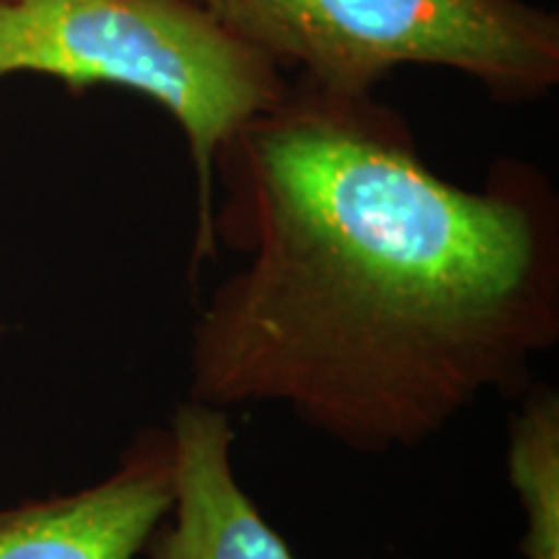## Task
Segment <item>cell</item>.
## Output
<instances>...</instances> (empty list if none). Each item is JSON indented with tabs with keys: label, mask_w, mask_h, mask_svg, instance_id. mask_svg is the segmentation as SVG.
Wrapping results in <instances>:
<instances>
[{
	"label": "cell",
	"mask_w": 559,
	"mask_h": 559,
	"mask_svg": "<svg viewBox=\"0 0 559 559\" xmlns=\"http://www.w3.org/2000/svg\"><path fill=\"white\" fill-rule=\"evenodd\" d=\"M215 247L187 396L283 407L366 456L409 451L487 396H521L559 342V202L500 160L443 179L373 94L296 79L213 164Z\"/></svg>",
	"instance_id": "6da1fadb"
},
{
	"label": "cell",
	"mask_w": 559,
	"mask_h": 559,
	"mask_svg": "<svg viewBox=\"0 0 559 559\" xmlns=\"http://www.w3.org/2000/svg\"><path fill=\"white\" fill-rule=\"evenodd\" d=\"M34 73L79 94L111 86L156 102L185 132L198 177L190 277L218 260L213 164L288 88L285 70L198 0H0V79Z\"/></svg>",
	"instance_id": "7a4b0ae2"
},
{
	"label": "cell",
	"mask_w": 559,
	"mask_h": 559,
	"mask_svg": "<svg viewBox=\"0 0 559 559\" xmlns=\"http://www.w3.org/2000/svg\"><path fill=\"white\" fill-rule=\"evenodd\" d=\"M313 86L373 94L391 70L451 68L519 104L559 81V21L526 0H198Z\"/></svg>",
	"instance_id": "3957f363"
},
{
	"label": "cell",
	"mask_w": 559,
	"mask_h": 559,
	"mask_svg": "<svg viewBox=\"0 0 559 559\" xmlns=\"http://www.w3.org/2000/svg\"><path fill=\"white\" fill-rule=\"evenodd\" d=\"M171 508V436L145 428L107 477L0 508V559H135Z\"/></svg>",
	"instance_id": "277c9868"
},
{
	"label": "cell",
	"mask_w": 559,
	"mask_h": 559,
	"mask_svg": "<svg viewBox=\"0 0 559 559\" xmlns=\"http://www.w3.org/2000/svg\"><path fill=\"white\" fill-rule=\"evenodd\" d=\"M171 436V508L153 531L148 559H296L236 477L230 412L177 404Z\"/></svg>",
	"instance_id": "5b68a950"
},
{
	"label": "cell",
	"mask_w": 559,
	"mask_h": 559,
	"mask_svg": "<svg viewBox=\"0 0 559 559\" xmlns=\"http://www.w3.org/2000/svg\"><path fill=\"white\" fill-rule=\"evenodd\" d=\"M508 430V479L526 519L523 559H559V396L531 383Z\"/></svg>",
	"instance_id": "8992f818"
}]
</instances>
